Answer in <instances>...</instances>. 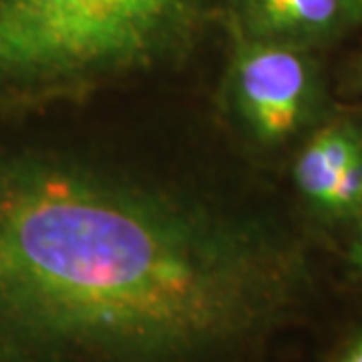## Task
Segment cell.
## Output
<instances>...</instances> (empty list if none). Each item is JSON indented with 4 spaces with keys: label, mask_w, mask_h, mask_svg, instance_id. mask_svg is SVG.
I'll return each mask as SVG.
<instances>
[{
    "label": "cell",
    "mask_w": 362,
    "mask_h": 362,
    "mask_svg": "<svg viewBox=\"0 0 362 362\" xmlns=\"http://www.w3.org/2000/svg\"><path fill=\"white\" fill-rule=\"evenodd\" d=\"M310 272L246 211L0 145V362H268Z\"/></svg>",
    "instance_id": "1"
},
{
    "label": "cell",
    "mask_w": 362,
    "mask_h": 362,
    "mask_svg": "<svg viewBox=\"0 0 362 362\" xmlns=\"http://www.w3.org/2000/svg\"><path fill=\"white\" fill-rule=\"evenodd\" d=\"M211 0H0V113L73 103L180 61Z\"/></svg>",
    "instance_id": "2"
},
{
    "label": "cell",
    "mask_w": 362,
    "mask_h": 362,
    "mask_svg": "<svg viewBox=\"0 0 362 362\" xmlns=\"http://www.w3.org/2000/svg\"><path fill=\"white\" fill-rule=\"evenodd\" d=\"M230 95L247 135L262 145H280L310 119L316 103L314 66L302 47L238 37Z\"/></svg>",
    "instance_id": "3"
},
{
    "label": "cell",
    "mask_w": 362,
    "mask_h": 362,
    "mask_svg": "<svg viewBox=\"0 0 362 362\" xmlns=\"http://www.w3.org/2000/svg\"><path fill=\"white\" fill-rule=\"evenodd\" d=\"M350 0H230L240 39L286 42L306 49L337 35Z\"/></svg>",
    "instance_id": "4"
},
{
    "label": "cell",
    "mask_w": 362,
    "mask_h": 362,
    "mask_svg": "<svg viewBox=\"0 0 362 362\" xmlns=\"http://www.w3.org/2000/svg\"><path fill=\"white\" fill-rule=\"evenodd\" d=\"M361 151L362 139L352 125L337 123L324 127L298 157L294 180L300 194L318 209L326 211L340 171Z\"/></svg>",
    "instance_id": "5"
},
{
    "label": "cell",
    "mask_w": 362,
    "mask_h": 362,
    "mask_svg": "<svg viewBox=\"0 0 362 362\" xmlns=\"http://www.w3.org/2000/svg\"><path fill=\"white\" fill-rule=\"evenodd\" d=\"M362 206V151L340 171L334 189L330 194L326 211L344 216L356 214Z\"/></svg>",
    "instance_id": "6"
},
{
    "label": "cell",
    "mask_w": 362,
    "mask_h": 362,
    "mask_svg": "<svg viewBox=\"0 0 362 362\" xmlns=\"http://www.w3.org/2000/svg\"><path fill=\"white\" fill-rule=\"evenodd\" d=\"M340 362H362V337L350 346V350L342 356Z\"/></svg>",
    "instance_id": "7"
},
{
    "label": "cell",
    "mask_w": 362,
    "mask_h": 362,
    "mask_svg": "<svg viewBox=\"0 0 362 362\" xmlns=\"http://www.w3.org/2000/svg\"><path fill=\"white\" fill-rule=\"evenodd\" d=\"M358 220H361V228H358V240H356V244H354V250H352V258L354 256H361L362 254V206L358 207Z\"/></svg>",
    "instance_id": "8"
},
{
    "label": "cell",
    "mask_w": 362,
    "mask_h": 362,
    "mask_svg": "<svg viewBox=\"0 0 362 362\" xmlns=\"http://www.w3.org/2000/svg\"><path fill=\"white\" fill-rule=\"evenodd\" d=\"M352 259H354V264H356V266H358V268L362 270V254H361V256H354Z\"/></svg>",
    "instance_id": "9"
},
{
    "label": "cell",
    "mask_w": 362,
    "mask_h": 362,
    "mask_svg": "<svg viewBox=\"0 0 362 362\" xmlns=\"http://www.w3.org/2000/svg\"><path fill=\"white\" fill-rule=\"evenodd\" d=\"M350 2H352V4H358V6L362 8V0H350Z\"/></svg>",
    "instance_id": "10"
}]
</instances>
